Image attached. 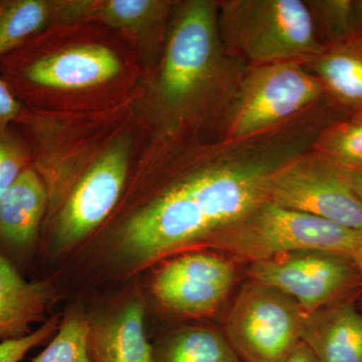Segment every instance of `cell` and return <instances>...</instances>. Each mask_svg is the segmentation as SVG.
Listing matches in <instances>:
<instances>
[{"instance_id": "603a6c76", "label": "cell", "mask_w": 362, "mask_h": 362, "mask_svg": "<svg viewBox=\"0 0 362 362\" xmlns=\"http://www.w3.org/2000/svg\"><path fill=\"white\" fill-rule=\"evenodd\" d=\"M11 125L0 128V201L30 166V148Z\"/></svg>"}, {"instance_id": "9c48e42d", "label": "cell", "mask_w": 362, "mask_h": 362, "mask_svg": "<svg viewBox=\"0 0 362 362\" xmlns=\"http://www.w3.org/2000/svg\"><path fill=\"white\" fill-rule=\"evenodd\" d=\"M2 80L14 96L23 90H75L94 87L121 71L118 57L108 47L85 45L57 54L32 56L23 47L2 59Z\"/></svg>"}, {"instance_id": "6da1fadb", "label": "cell", "mask_w": 362, "mask_h": 362, "mask_svg": "<svg viewBox=\"0 0 362 362\" xmlns=\"http://www.w3.org/2000/svg\"><path fill=\"white\" fill-rule=\"evenodd\" d=\"M330 122L321 107L262 134L216 141L206 161L171 185L124 226L122 247L149 261L209 239L266 201V183L281 166L313 147Z\"/></svg>"}, {"instance_id": "83f0119b", "label": "cell", "mask_w": 362, "mask_h": 362, "mask_svg": "<svg viewBox=\"0 0 362 362\" xmlns=\"http://www.w3.org/2000/svg\"><path fill=\"white\" fill-rule=\"evenodd\" d=\"M354 16L356 35H362V0H354Z\"/></svg>"}, {"instance_id": "3957f363", "label": "cell", "mask_w": 362, "mask_h": 362, "mask_svg": "<svg viewBox=\"0 0 362 362\" xmlns=\"http://www.w3.org/2000/svg\"><path fill=\"white\" fill-rule=\"evenodd\" d=\"M218 16L226 54L247 66L306 65L327 49L302 0H223Z\"/></svg>"}, {"instance_id": "52a82bcc", "label": "cell", "mask_w": 362, "mask_h": 362, "mask_svg": "<svg viewBox=\"0 0 362 362\" xmlns=\"http://www.w3.org/2000/svg\"><path fill=\"white\" fill-rule=\"evenodd\" d=\"M266 201L362 233L361 199L339 169L312 149L269 177Z\"/></svg>"}, {"instance_id": "e0dca14e", "label": "cell", "mask_w": 362, "mask_h": 362, "mask_svg": "<svg viewBox=\"0 0 362 362\" xmlns=\"http://www.w3.org/2000/svg\"><path fill=\"white\" fill-rule=\"evenodd\" d=\"M56 4L45 0H0V63L49 25Z\"/></svg>"}, {"instance_id": "d6986e66", "label": "cell", "mask_w": 362, "mask_h": 362, "mask_svg": "<svg viewBox=\"0 0 362 362\" xmlns=\"http://www.w3.org/2000/svg\"><path fill=\"white\" fill-rule=\"evenodd\" d=\"M312 150L335 168L362 169V111L327 124Z\"/></svg>"}, {"instance_id": "9a60e30c", "label": "cell", "mask_w": 362, "mask_h": 362, "mask_svg": "<svg viewBox=\"0 0 362 362\" xmlns=\"http://www.w3.org/2000/svg\"><path fill=\"white\" fill-rule=\"evenodd\" d=\"M49 301L44 283L28 282L0 254V339H18L30 334V326L45 315Z\"/></svg>"}, {"instance_id": "5b68a950", "label": "cell", "mask_w": 362, "mask_h": 362, "mask_svg": "<svg viewBox=\"0 0 362 362\" xmlns=\"http://www.w3.org/2000/svg\"><path fill=\"white\" fill-rule=\"evenodd\" d=\"M325 100L322 84L305 64L247 66L226 114L221 139L237 141L262 134Z\"/></svg>"}, {"instance_id": "277c9868", "label": "cell", "mask_w": 362, "mask_h": 362, "mask_svg": "<svg viewBox=\"0 0 362 362\" xmlns=\"http://www.w3.org/2000/svg\"><path fill=\"white\" fill-rule=\"evenodd\" d=\"M209 240L235 258L255 263L297 252L351 257L362 233L265 201Z\"/></svg>"}, {"instance_id": "7a4b0ae2", "label": "cell", "mask_w": 362, "mask_h": 362, "mask_svg": "<svg viewBox=\"0 0 362 362\" xmlns=\"http://www.w3.org/2000/svg\"><path fill=\"white\" fill-rule=\"evenodd\" d=\"M247 66L226 54L218 1L185 2L170 26L157 78L159 111L173 121L207 113L223 124Z\"/></svg>"}, {"instance_id": "7402d4cb", "label": "cell", "mask_w": 362, "mask_h": 362, "mask_svg": "<svg viewBox=\"0 0 362 362\" xmlns=\"http://www.w3.org/2000/svg\"><path fill=\"white\" fill-rule=\"evenodd\" d=\"M324 44L341 42L356 35L354 0H305Z\"/></svg>"}, {"instance_id": "4316f807", "label": "cell", "mask_w": 362, "mask_h": 362, "mask_svg": "<svg viewBox=\"0 0 362 362\" xmlns=\"http://www.w3.org/2000/svg\"><path fill=\"white\" fill-rule=\"evenodd\" d=\"M284 362H319L305 343L300 341Z\"/></svg>"}, {"instance_id": "484cf974", "label": "cell", "mask_w": 362, "mask_h": 362, "mask_svg": "<svg viewBox=\"0 0 362 362\" xmlns=\"http://www.w3.org/2000/svg\"><path fill=\"white\" fill-rule=\"evenodd\" d=\"M339 169L340 173L345 181L349 183V187L356 192L357 197L362 202V169Z\"/></svg>"}, {"instance_id": "ba28073f", "label": "cell", "mask_w": 362, "mask_h": 362, "mask_svg": "<svg viewBox=\"0 0 362 362\" xmlns=\"http://www.w3.org/2000/svg\"><path fill=\"white\" fill-rule=\"evenodd\" d=\"M250 276L291 298L304 314L337 301L359 279L351 257L315 251L255 262Z\"/></svg>"}, {"instance_id": "f1b7e54d", "label": "cell", "mask_w": 362, "mask_h": 362, "mask_svg": "<svg viewBox=\"0 0 362 362\" xmlns=\"http://www.w3.org/2000/svg\"><path fill=\"white\" fill-rule=\"evenodd\" d=\"M352 261L356 267L357 273H358L359 279L362 281V243L359 245L356 252L352 254Z\"/></svg>"}, {"instance_id": "8fae6325", "label": "cell", "mask_w": 362, "mask_h": 362, "mask_svg": "<svg viewBox=\"0 0 362 362\" xmlns=\"http://www.w3.org/2000/svg\"><path fill=\"white\" fill-rule=\"evenodd\" d=\"M129 146L115 143L74 189L59 218L58 239L73 244L92 232L115 206L127 175Z\"/></svg>"}, {"instance_id": "d4e9b609", "label": "cell", "mask_w": 362, "mask_h": 362, "mask_svg": "<svg viewBox=\"0 0 362 362\" xmlns=\"http://www.w3.org/2000/svg\"><path fill=\"white\" fill-rule=\"evenodd\" d=\"M23 105L0 77V128L7 127L16 122L23 111Z\"/></svg>"}, {"instance_id": "cb8c5ba5", "label": "cell", "mask_w": 362, "mask_h": 362, "mask_svg": "<svg viewBox=\"0 0 362 362\" xmlns=\"http://www.w3.org/2000/svg\"><path fill=\"white\" fill-rule=\"evenodd\" d=\"M56 328L57 319H51L25 337L0 342V362H20L30 349L51 337Z\"/></svg>"}, {"instance_id": "ac0fdd59", "label": "cell", "mask_w": 362, "mask_h": 362, "mask_svg": "<svg viewBox=\"0 0 362 362\" xmlns=\"http://www.w3.org/2000/svg\"><path fill=\"white\" fill-rule=\"evenodd\" d=\"M153 362H240L226 335L195 328L177 333L153 349Z\"/></svg>"}, {"instance_id": "4fadbf2b", "label": "cell", "mask_w": 362, "mask_h": 362, "mask_svg": "<svg viewBox=\"0 0 362 362\" xmlns=\"http://www.w3.org/2000/svg\"><path fill=\"white\" fill-rule=\"evenodd\" d=\"M47 192L42 178L30 166L0 201V252L23 254L32 249L44 218Z\"/></svg>"}, {"instance_id": "2e32d148", "label": "cell", "mask_w": 362, "mask_h": 362, "mask_svg": "<svg viewBox=\"0 0 362 362\" xmlns=\"http://www.w3.org/2000/svg\"><path fill=\"white\" fill-rule=\"evenodd\" d=\"M144 310L133 302L90 337L93 362H153V346L145 335Z\"/></svg>"}, {"instance_id": "5bb4252c", "label": "cell", "mask_w": 362, "mask_h": 362, "mask_svg": "<svg viewBox=\"0 0 362 362\" xmlns=\"http://www.w3.org/2000/svg\"><path fill=\"white\" fill-rule=\"evenodd\" d=\"M305 66L320 81L326 101L334 110L349 115L362 111V35L327 45L320 57Z\"/></svg>"}, {"instance_id": "44dd1931", "label": "cell", "mask_w": 362, "mask_h": 362, "mask_svg": "<svg viewBox=\"0 0 362 362\" xmlns=\"http://www.w3.org/2000/svg\"><path fill=\"white\" fill-rule=\"evenodd\" d=\"M89 324L80 317H71L59 328L44 351L33 362H93L90 356Z\"/></svg>"}, {"instance_id": "ffe728a7", "label": "cell", "mask_w": 362, "mask_h": 362, "mask_svg": "<svg viewBox=\"0 0 362 362\" xmlns=\"http://www.w3.org/2000/svg\"><path fill=\"white\" fill-rule=\"evenodd\" d=\"M171 6L159 0L90 1L88 14L112 28L145 30L163 25Z\"/></svg>"}, {"instance_id": "7c38bea8", "label": "cell", "mask_w": 362, "mask_h": 362, "mask_svg": "<svg viewBox=\"0 0 362 362\" xmlns=\"http://www.w3.org/2000/svg\"><path fill=\"white\" fill-rule=\"evenodd\" d=\"M301 341L319 362H362V313L337 300L304 314Z\"/></svg>"}, {"instance_id": "30bf717a", "label": "cell", "mask_w": 362, "mask_h": 362, "mask_svg": "<svg viewBox=\"0 0 362 362\" xmlns=\"http://www.w3.org/2000/svg\"><path fill=\"white\" fill-rule=\"evenodd\" d=\"M235 280L233 264L216 255H187L169 262L154 281L157 299L171 310L201 316L220 307Z\"/></svg>"}, {"instance_id": "8992f818", "label": "cell", "mask_w": 362, "mask_h": 362, "mask_svg": "<svg viewBox=\"0 0 362 362\" xmlns=\"http://www.w3.org/2000/svg\"><path fill=\"white\" fill-rule=\"evenodd\" d=\"M303 315L287 295L251 281L228 312L225 335L240 362H284L301 341Z\"/></svg>"}]
</instances>
